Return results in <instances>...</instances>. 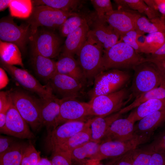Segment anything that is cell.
Listing matches in <instances>:
<instances>
[{
  "instance_id": "obj_53",
  "label": "cell",
  "mask_w": 165,
  "mask_h": 165,
  "mask_svg": "<svg viewBox=\"0 0 165 165\" xmlns=\"http://www.w3.org/2000/svg\"><path fill=\"white\" fill-rule=\"evenodd\" d=\"M11 1L12 0H0V11H3L9 7Z\"/></svg>"
},
{
  "instance_id": "obj_32",
  "label": "cell",
  "mask_w": 165,
  "mask_h": 165,
  "mask_svg": "<svg viewBox=\"0 0 165 165\" xmlns=\"http://www.w3.org/2000/svg\"><path fill=\"white\" fill-rule=\"evenodd\" d=\"M26 145L25 144L16 143L0 155V165H21Z\"/></svg>"
},
{
  "instance_id": "obj_2",
  "label": "cell",
  "mask_w": 165,
  "mask_h": 165,
  "mask_svg": "<svg viewBox=\"0 0 165 165\" xmlns=\"http://www.w3.org/2000/svg\"><path fill=\"white\" fill-rule=\"evenodd\" d=\"M104 49L90 30L87 38L77 55V61L87 81L94 80L102 71Z\"/></svg>"
},
{
  "instance_id": "obj_22",
  "label": "cell",
  "mask_w": 165,
  "mask_h": 165,
  "mask_svg": "<svg viewBox=\"0 0 165 165\" xmlns=\"http://www.w3.org/2000/svg\"><path fill=\"white\" fill-rule=\"evenodd\" d=\"M90 31L102 45L105 51L116 44L119 39V35L106 21L97 19L94 24L93 29Z\"/></svg>"
},
{
  "instance_id": "obj_54",
  "label": "cell",
  "mask_w": 165,
  "mask_h": 165,
  "mask_svg": "<svg viewBox=\"0 0 165 165\" xmlns=\"http://www.w3.org/2000/svg\"><path fill=\"white\" fill-rule=\"evenodd\" d=\"M36 165H52L50 160L46 158H41Z\"/></svg>"
},
{
  "instance_id": "obj_43",
  "label": "cell",
  "mask_w": 165,
  "mask_h": 165,
  "mask_svg": "<svg viewBox=\"0 0 165 165\" xmlns=\"http://www.w3.org/2000/svg\"><path fill=\"white\" fill-rule=\"evenodd\" d=\"M133 150L119 157L112 158L109 165H133L132 160Z\"/></svg>"
},
{
  "instance_id": "obj_13",
  "label": "cell",
  "mask_w": 165,
  "mask_h": 165,
  "mask_svg": "<svg viewBox=\"0 0 165 165\" xmlns=\"http://www.w3.org/2000/svg\"><path fill=\"white\" fill-rule=\"evenodd\" d=\"M54 93L61 97L77 98L82 95L85 86L75 79L56 73L48 82Z\"/></svg>"
},
{
  "instance_id": "obj_44",
  "label": "cell",
  "mask_w": 165,
  "mask_h": 165,
  "mask_svg": "<svg viewBox=\"0 0 165 165\" xmlns=\"http://www.w3.org/2000/svg\"><path fill=\"white\" fill-rule=\"evenodd\" d=\"M150 165H165V151H152Z\"/></svg>"
},
{
  "instance_id": "obj_26",
  "label": "cell",
  "mask_w": 165,
  "mask_h": 165,
  "mask_svg": "<svg viewBox=\"0 0 165 165\" xmlns=\"http://www.w3.org/2000/svg\"><path fill=\"white\" fill-rule=\"evenodd\" d=\"M135 30L143 34L158 32L165 34V16L162 15L149 19L141 15L136 20Z\"/></svg>"
},
{
  "instance_id": "obj_6",
  "label": "cell",
  "mask_w": 165,
  "mask_h": 165,
  "mask_svg": "<svg viewBox=\"0 0 165 165\" xmlns=\"http://www.w3.org/2000/svg\"><path fill=\"white\" fill-rule=\"evenodd\" d=\"M132 97L130 90L126 87L111 94L93 97L88 103L94 116L105 117L119 112Z\"/></svg>"
},
{
  "instance_id": "obj_15",
  "label": "cell",
  "mask_w": 165,
  "mask_h": 165,
  "mask_svg": "<svg viewBox=\"0 0 165 165\" xmlns=\"http://www.w3.org/2000/svg\"><path fill=\"white\" fill-rule=\"evenodd\" d=\"M141 15L134 10L117 9L107 14L106 19L120 37L128 32L135 30L136 20Z\"/></svg>"
},
{
  "instance_id": "obj_5",
  "label": "cell",
  "mask_w": 165,
  "mask_h": 165,
  "mask_svg": "<svg viewBox=\"0 0 165 165\" xmlns=\"http://www.w3.org/2000/svg\"><path fill=\"white\" fill-rule=\"evenodd\" d=\"M75 14L46 6H34L32 13L27 21L30 25L31 36L37 31L39 27L60 28L68 17Z\"/></svg>"
},
{
  "instance_id": "obj_1",
  "label": "cell",
  "mask_w": 165,
  "mask_h": 165,
  "mask_svg": "<svg viewBox=\"0 0 165 165\" xmlns=\"http://www.w3.org/2000/svg\"><path fill=\"white\" fill-rule=\"evenodd\" d=\"M146 61V58L124 43L118 41L108 50L104 51L102 71L113 69H133Z\"/></svg>"
},
{
  "instance_id": "obj_41",
  "label": "cell",
  "mask_w": 165,
  "mask_h": 165,
  "mask_svg": "<svg viewBox=\"0 0 165 165\" xmlns=\"http://www.w3.org/2000/svg\"><path fill=\"white\" fill-rule=\"evenodd\" d=\"M165 124V123H164ZM148 145L153 151H165V125Z\"/></svg>"
},
{
  "instance_id": "obj_25",
  "label": "cell",
  "mask_w": 165,
  "mask_h": 165,
  "mask_svg": "<svg viewBox=\"0 0 165 165\" xmlns=\"http://www.w3.org/2000/svg\"><path fill=\"white\" fill-rule=\"evenodd\" d=\"M165 108V98L147 101L132 109L127 118L134 122L153 112Z\"/></svg>"
},
{
  "instance_id": "obj_50",
  "label": "cell",
  "mask_w": 165,
  "mask_h": 165,
  "mask_svg": "<svg viewBox=\"0 0 165 165\" xmlns=\"http://www.w3.org/2000/svg\"><path fill=\"white\" fill-rule=\"evenodd\" d=\"M9 82L8 77L5 70L2 67L0 68V89L5 87Z\"/></svg>"
},
{
  "instance_id": "obj_46",
  "label": "cell",
  "mask_w": 165,
  "mask_h": 165,
  "mask_svg": "<svg viewBox=\"0 0 165 165\" xmlns=\"http://www.w3.org/2000/svg\"><path fill=\"white\" fill-rule=\"evenodd\" d=\"M16 142L10 137L0 136V155L8 150Z\"/></svg>"
},
{
  "instance_id": "obj_27",
  "label": "cell",
  "mask_w": 165,
  "mask_h": 165,
  "mask_svg": "<svg viewBox=\"0 0 165 165\" xmlns=\"http://www.w3.org/2000/svg\"><path fill=\"white\" fill-rule=\"evenodd\" d=\"M90 123L82 130L53 148L70 152L75 148L91 141V131Z\"/></svg>"
},
{
  "instance_id": "obj_56",
  "label": "cell",
  "mask_w": 165,
  "mask_h": 165,
  "mask_svg": "<svg viewBox=\"0 0 165 165\" xmlns=\"http://www.w3.org/2000/svg\"><path fill=\"white\" fill-rule=\"evenodd\" d=\"M85 163L82 164H79V165H85Z\"/></svg>"
},
{
  "instance_id": "obj_29",
  "label": "cell",
  "mask_w": 165,
  "mask_h": 165,
  "mask_svg": "<svg viewBox=\"0 0 165 165\" xmlns=\"http://www.w3.org/2000/svg\"><path fill=\"white\" fill-rule=\"evenodd\" d=\"M20 50L14 44L0 41V60L7 64L24 68Z\"/></svg>"
},
{
  "instance_id": "obj_39",
  "label": "cell",
  "mask_w": 165,
  "mask_h": 165,
  "mask_svg": "<svg viewBox=\"0 0 165 165\" xmlns=\"http://www.w3.org/2000/svg\"><path fill=\"white\" fill-rule=\"evenodd\" d=\"M40 153L31 143L27 145L21 165H36L41 158Z\"/></svg>"
},
{
  "instance_id": "obj_14",
  "label": "cell",
  "mask_w": 165,
  "mask_h": 165,
  "mask_svg": "<svg viewBox=\"0 0 165 165\" xmlns=\"http://www.w3.org/2000/svg\"><path fill=\"white\" fill-rule=\"evenodd\" d=\"M0 131L1 133L21 139H30L35 138L28 123L18 112L11 100L5 126Z\"/></svg>"
},
{
  "instance_id": "obj_42",
  "label": "cell",
  "mask_w": 165,
  "mask_h": 165,
  "mask_svg": "<svg viewBox=\"0 0 165 165\" xmlns=\"http://www.w3.org/2000/svg\"><path fill=\"white\" fill-rule=\"evenodd\" d=\"M138 32L135 30L130 31L119 38L118 41L122 42L134 49L137 52L140 53V49L136 41Z\"/></svg>"
},
{
  "instance_id": "obj_12",
  "label": "cell",
  "mask_w": 165,
  "mask_h": 165,
  "mask_svg": "<svg viewBox=\"0 0 165 165\" xmlns=\"http://www.w3.org/2000/svg\"><path fill=\"white\" fill-rule=\"evenodd\" d=\"M32 48L39 54L52 59L58 56L61 50V40L56 34L47 30H37L30 38Z\"/></svg>"
},
{
  "instance_id": "obj_21",
  "label": "cell",
  "mask_w": 165,
  "mask_h": 165,
  "mask_svg": "<svg viewBox=\"0 0 165 165\" xmlns=\"http://www.w3.org/2000/svg\"><path fill=\"white\" fill-rule=\"evenodd\" d=\"M90 29L86 20L80 27L69 34L63 48L62 53L74 56L85 43Z\"/></svg>"
},
{
  "instance_id": "obj_11",
  "label": "cell",
  "mask_w": 165,
  "mask_h": 165,
  "mask_svg": "<svg viewBox=\"0 0 165 165\" xmlns=\"http://www.w3.org/2000/svg\"><path fill=\"white\" fill-rule=\"evenodd\" d=\"M93 116L92 108L88 102L80 101L74 98L60 99L58 126L67 122L85 121L88 117Z\"/></svg>"
},
{
  "instance_id": "obj_35",
  "label": "cell",
  "mask_w": 165,
  "mask_h": 165,
  "mask_svg": "<svg viewBox=\"0 0 165 165\" xmlns=\"http://www.w3.org/2000/svg\"><path fill=\"white\" fill-rule=\"evenodd\" d=\"M86 20L85 18L75 13L68 17L60 28V32L63 37H67L70 33L80 27Z\"/></svg>"
},
{
  "instance_id": "obj_45",
  "label": "cell",
  "mask_w": 165,
  "mask_h": 165,
  "mask_svg": "<svg viewBox=\"0 0 165 165\" xmlns=\"http://www.w3.org/2000/svg\"><path fill=\"white\" fill-rule=\"evenodd\" d=\"M150 7L165 16V0H144Z\"/></svg>"
},
{
  "instance_id": "obj_7",
  "label": "cell",
  "mask_w": 165,
  "mask_h": 165,
  "mask_svg": "<svg viewBox=\"0 0 165 165\" xmlns=\"http://www.w3.org/2000/svg\"><path fill=\"white\" fill-rule=\"evenodd\" d=\"M13 105L21 116L35 131L43 126L38 100L18 90L9 91Z\"/></svg>"
},
{
  "instance_id": "obj_51",
  "label": "cell",
  "mask_w": 165,
  "mask_h": 165,
  "mask_svg": "<svg viewBox=\"0 0 165 165\" xmlns=\"http://www.w3.org/2000/svg\"><path fill=\"white\" fill-rule=\"evenodd\" d=\"M149 56L157 59L165 60V42L160 49Z\"/></svg>"
},
{
  "instance_id": "obj_8",
  "label": "cell",
  "mask_w": 165,
  "mask_h": 165,
  "mask_svg": "<svg viewBox=\"0 0 165 165\" xmlns=\"http://www.w3.org/2000/svg\"><path fill=\"white\" fill-rule=\"evenodd\" d=\"M151 137L139 135L126 141H104L100 143L97 153L89 160L99 162L104 159L118 157L135 149L140 145L146 143Z\"/></svg>"
},
{
  "instance_id": "obj_18",
  "label": "cell",
  "mask_w": 165,
  "mask_h": 165,
  "mask_svg": "<svg viewBox=\"0 0 165 165\" xmlns=\"http://www.w3.org/2000/svg\"><path fill=\"white\" fill-rule=\"evenodd\" d=\"M134 123L127 117L116 119L109 127L103 139L105 141H126L133 138L136 136L134 134Z\"/></svg>"
},
{
  "instance_id": "obj_10",
  "label": "cell",
  "mask_w": 165,
  "mask_h": 165,
  "mask_svg": "<svg viewBox=\"0 0 165 165\" xmlns=\"http://www.w3.org/2000/svg\"><path fill=\"white\" fill-rule=\"evenodd\" d=\"M31 36L30 25H18L10 17H4L0 21V39L3 42L14 44L24 51Z\"/></svg>"
},
{
  "instance_id": "obj_33",
  "label": "cell",
  "mask_w": 165,
  "mask_h": 165,
  "mask_svg": "<svg viewBox=\"0 0 165 165\" xmlns=\"http://www.w3.org/2000/svg\"><path fill=\"white\" fill-rule=\"evenodd\" d=\"M34 6L44 5L70 13L80 6L82 1L79 0H37L32 1Z\"/></svg>"
},
{
  "instance_id": "obj_28",
  "label": "cell",
  "mask_w": 165,
  "mask_h": 165,
  "mask_svg": "<svg viewBox=\"0 0 165 165\" xmlns=\"http://www.w3.org/2000/svg\"><path fill=\"white\" fill-rule=\"evenodd\" d=\"M118 9H128L144 13L151 19L162 15L157 10L149 6L144 0H115Z\"/></svg>"
},
{
  "instance_id": "obj_23",
  "label": "cell",
  "mask_w": 165,
  "mask_h": 165,
  "mask_svg": "<svg viewBox=\"0 0 165 165\" xmlns=\"http://www.w3.org/2000/svg\"><path fill=\"white\" fill-rule=\"evenodd\" d=\"M31 61L37 75L48 82L57 73L56 62L39 54L32 48Z\"/></svg>"
},
{
  "instance_id": "obj_38",
  "label": "cell",
  "mask_w": 165,
  "mask_h": 165,
  "mask_svg": "<svg viewBox=\"0 0 165 165\" xmlns=\"http://www.w3.org/2000/svg\"><path fill=\"white\" fill-rule=\"evenodd\" d=\"M91 2L97 14V19L106 21V15L114 10L110 0H91Z\"/></svg>"
},
{
  "instance_id": "obj_47",
  "label": "cell",
  "mask_w": 165,
  "mask_h": 165,
  "mask_svg": "<svg viewBox=\"0 0 165 165\" xmlns=\"http://www.w3.org/2000/svg\"><path fill=\"white\" fill-rule=\"evenodd\" d=\"M147 61L154 64L158 68L162 75L165 78V60L159 59L151 57H146Z\"/></svg>"
},
{
  "instance_id": "obj_37",
  "label": "cell",
  "mask_w": 165,
  "mask_h": 165,
  "mask_svg": "<svg viewBox=\"0 0 165 165\" xmlns=\"http://www.w3.org/2000/svg\"><path fill=\"white\" fill-rule=\"evenodd\" d=\"M152 150L148 145L133 150L132 160L133 165H150Z\"/></svg>"
},
{
  "instance_id": "obj_48",
  "label": "cell",
  "mask_w": 165,
  "mask_h": 165,
  "mask_svg": "<svg viewBox=\"0 0 165 165\" xmlns=\"http://www.w3.org/2000/svg\"><path fill=\"white\" fill-rule=\"evenodd\" d=\"M11 102L9 92L2 91L0 92V111L9 107Z\"/></svg>"
},
{
  "instance_id": "obj_17",
  "label": "cell",
  "mask_w": 165,
  "mask_h": 165,
  "mask_svg": "<svg viewBox=\"0 0 165 165\" xmlns=\"http://www.w3.org/2000/svg\"><path fill=\"white\" fill-rule=\"evenodd\" d=\"M43 126L49 133L58 126L60 113V99L54 94L51 97L38 100Z\"/></svg>"
},
{
  "instance_id": "obj_52",
  "label": "cell",
  "mask_w": 165,
  "mask_h": 165,
  "mask_svg": "<svg viewBox=\"0 0 165 165\" xmlns=\"http://www.w3.org/2000/svg\"><path fill=\"white\" fill-rule=\"evenodd\" d=\"M9 107H6L0 111V130L5 126L6 114Z\"/></svg>"
},
{
  "instance_id": "obj_31",
  "label": "cell",
  "mask_w": 165,
  "mask_h": 165,
  "mask_svg": "<svg viewBox=\"0 0 165 165\" xmlns=\"http://www.w3.org/2000/svg\"><path fill=\"white\" fill-rule=\"evenodd\" d=\"M100 144L90 141L75 148L70 152L72 160L79 164L85 163L86 159H90L97 153Z\"/></svg>"
},
{
  "instance_id": "obj_19",
  "label": "cell",
  "mask_w": 165,
  "mask_h": 165,
  "mask_svg": "<svg viewBox=\"0 0 165 165\" xmlns=\"http://www.w3.org/2000/svg\"><path fill=\"white\" fill-rule=\"evenodd\" d=\"M57 72L72 77L85 86L87 81L74 56L61 53L56 62Z\"/></svg>"
},
{
  "instance_id": "obj_36",
  "label": "cell",
  "mask_w": 165,
  "mask_h": 165,
  "mask_svg": "<svg viewBox=\"0 0 165 165\" xmlns=\"http://www.w3.org/2000/svg\"><path fill=\"white\" fill-rule=\"evenodd\" d=\"M145 54H152L160 49L165 42V34L156 32L146 36Z\"/></svg>"
},
{
  "instance_id": "obj_4",
  "label": "cell",
  "mask_w": 165,
  "mask_h": 165,
  "mask_svg": "<svg viewBox=\"0 0 165 165\" xmlns=\"http://www.w3.org/2000/svg\"><path fill=\"white\" fill-rule=\"evenodd\" d=\"M134 71L130 90L135 98L159 86L164 79L156 66L146 61L134 69Z\"/></svg>"
},
{
  "instance_id": "obj_24",
  "label": "cell",
  "mask_w": 165,
  "mask_h": 165,
  "mask_svg": "<svg viewBox=\"0 0 165 165\" xmlns=\"http://www.w3.org/2000/svg\"><path fill=\"white\" fill-rule=\"evenodd\" d=\"M121 115L119 112L105 117L96 116L92 119L90 124L91 141L100 143L112 123L120 118Z\"/></svg>"
},
{
  "instance_id": "obj_49",
  "label": "cell",
  "mask_w": 165,
  "mask_h": 165,
  "mask_svg": "<svg viewBox=\"0 0 165 165\" xmlns=\"http://www.w3.org/2000/svg\"><path fill=\"white\" fill-rule=\"evenodd\" d=\"M146 36L145 34L138 32L136 41L140 49L141 53H145L146 48Z\"/></svg>"
},
{
  "instance_id": "obj_40",
  "label": "cell",
  "mask_w": 165,
  "mask_h": 165,
  "mask_svg": "<svg viewBox=\"0 0 165 165\" xmlns=\"http://www.w3.org/2000/svg\"><path fill=\"white\" fill-rule=\"evenodd\" d=\"M52 152L50 161L52 165H72V159L69 152L54 149Z\"/></svg>"
},
{
  "instance_id": "obj_30",
  "label": "cell",
  "mask_w": 165,
  "mask_h": 165,
  "mask_svg": "<svg viewBox=\"0 0 165 165\" xmlns=\"http://www.w3.org/2000/svg\"><path fill=\"white\" fill-rule=\"evenodd\" d=\"M165 98V78L160 86L149 91L135 98L130 104L122 108L119 112L121 114L125 113L149 100Z\"/></svg>"
},
{
  "instance_id": "obj_55",
  "label": "cell",
  "mask_w": 165,
  "mask_h": 165,
  "mask_svg": "<svg viewBox=\"0 0 165 165\" xmlns=\"http://www.w3.org/2000/svg\"><path fill=\"white\" fill-rule=\"evenodd\" d=\"M94 165H104L101 164H100L98 163H96L94 164Z\"/></svg>"
},
{
  "instance_id": "obj_20",
  "label": "cell",
  "mask_w": 165,
  "mask_h": 165,
  "mask_svg": "<svg viewBox=\"0 0 165 165\" xmlns=\"http://www.w3.org/2000/svg\"><path fill=\"white\" fill-rule=\"evenodd\" d=\"M165 123V108L152 113L146 116L134 126L135 135L153 134L154 131Z\"/></svg>"
},
{
  "instance_id": "obj_16",
  "label": "cell",
  "mask_w": 165,
  "mask_h": 165,
  "mask_svg": "<svg viewBox=\"0 0 165 165\" xmlns=\"http://www.w3.org/2000/svg\"><path fill=\"white\" fill-rule=\"evenodd\" d=\"M91 119H89L86 122H67L58 126L48 134L46 139L48 146L51 150L54 147L82 130L90 123Z\"/></svg>"
},
{
  "instance_id": "obj_3",
  "label": "cell",
  "mask_w": 165,
  "mask_h": 165,
  "mask_svg": "<svg viewBox=\"0 0 165 165\" xmlns=\"http://www.w3.org/2000/svg\"><path fill=\"white\" fill-rule=\"evenodd\" d=\"M130 78L128 72L120 69H111L101 72L94 79V86L88 94L90 99L126 88Z\"/></svg>"
},
{
  "instance_id": "obj_34",
  "label": "cell",
  "mask_w": 165,
  "mask_h": 165,
  "mask_svg": "<svg viewBox=\"0 0 165 165\" xmlns=\"http://www.w3.org/2000/svg\"><path fill=\"white\" fill-rule=\"evenodd\" d=\"M9 7L12 16L25 19L29 17L34 6L31 0H12Z\"/></svg>"
},
{
  "instance_id": "obj_9",
  "label": "cell",
  "mask_w": 165,
  "mask_h": 165,
  "mask_svg": "<svg viewBox=\"0 0 165 165\" xmlns=\"http://www.w3.org/2000/svg\"><path fill=\"white\" fill-rule=\"evenodd\" d=\"M1 67L6 71L14 80L24 88L37 94L42 99L53 94L49 85H42L27 70L9 64L0 60Z\"/></svg>"
}]
</instances>
